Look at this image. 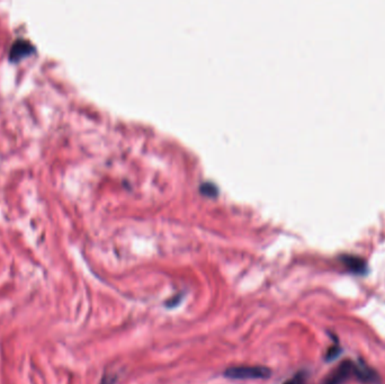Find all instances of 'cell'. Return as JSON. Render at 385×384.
<instances>
[{"mask_svg": "<svg viewBox=\"0 0 385 384\" xmlns=\"http://www.w3.org/2000/svg\"><path fill=\"white\" fill-rule=\"evenodd\" d=\"M116 378L113 375H104L101 384H115Z\"/></svg>", "mask_w": 385, "mask_h": 384, "instance_id": "cell-9", "label": "cell"}, {"mask_svg": "<svg viewBox=\"0 0 385 384\" xmlns=\"http://www.w3.org/2000/svg\"><path fill=\"white\" fill-rule=\"evenodd\" d=\"M339 353H340V349L338 348V347L332 346L331 348H329L327 355H325V358H327L328 361H331V360H334V358H336Z\"/></svg>", "mask_w": 385, "mask_h": 384, "instance_id": "cell-7", "label": "cell"}, {"mask_svg": "<svg viewBox=\"0 0 385 384\" xmlns=\"http://www.w3.org/2000/svg\"><path fill=\"white\" fill-rule=\"evenodd\" d=\"M224 376L235 380L267 379L270 376V371L262 366H235L225 370Z\"/></svg>", "mask_w": 385, "mask_h": 384, "instance_id": "cell-1", "label": "cell"}, {"mask_svg": "<svg viewBox=\"0 0 385 384\" xmlns=\"http://www.w3.org/2000/svg\"><path fill=\"white\" fill-rule=\"evenodd\" d=\"M342 260L345 267L348 268V271L353 272L355 274H364V273H366V269H367L365 260L360 257L342 256Z\"/></svg>", "mask_w": 385, "mask_h": 384, "instance_id": "cell-5", "label": "cell"}, {"mask_svg": "<svg viewBox=\"0 0 385 384\" xmlns=\"http://www.w3.org/2000/svg\"><path fill=\"white\" fill-rule=\"evenodd\" d=\"M351 376H355V363L345 361L327 376L324 384H342Z\"/></svg>", "mask_w": 385, "mask_h": 384, "instance_id": "cell-2", "label": "cell"}, {"mask_svg": "<svg viewBox=\"0 0 385 384\" xmlns=\"http://www.w3.org/2000/svg\"><path fill=\"white\" fill-rule=\"evenodd\" d=\"M32 52H34V47L32 46L31 43L24 40H18L13 44L12 49H10L9 59L12 61H20L21 59L27 57Z\"/></svg>", "mask_w": 385, "mask_h": 384, "instance_id": "cell-3", "label": "cell"}, {"mask_svg": "<svg viewBox=\"0 0 385 384\" xmlns=\"http://www.w3.org/2000/svg\"><path fill=\"white\" fill-rule=\"evenodd\" d=\"M181 295H177L176 298H172V299H170V300H168L167 301V306L168 308H175V306H177L179 304V302L181 301Z\"/></svg>", "mask_w": 385, "mask_h": 384, "instance_id": "cell-8", "label": "cell"}, {"mask_svg": "<svg viewBox=\"0 0 385 384\" xmlns=\"http://www.w3.org/2000/svg\"><path fill=\"white\" fill-rule=\"evenodd\" d=\"M355 378L365 383H377L379 375L371 367L364 364H355Z\"/></svg>", "mask_w": 385, "mask_h": 384, "instance_id": "cell-4", "label": "cell"}, {"mask_svg": "<svg viewBox=\"0 0 385 384\" xmlns=\"http://www.w3.org/2000/svg\"><path fill=\"white\" fill-rule=\"evenodd\" d=\"M304 381H305L304 374H301V373H299V374L295 375L293 379L287 380L284 384H304Z\"/></svg>", "mask_w": 385, "mask_h": 384, "instance_id": "cell-6", "label": "cell"}]
</instances>
